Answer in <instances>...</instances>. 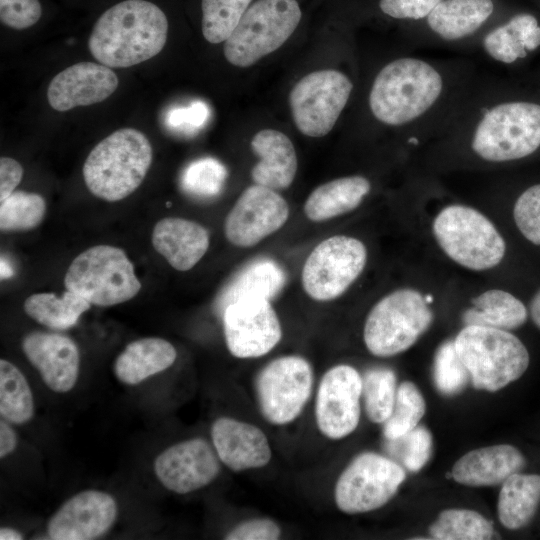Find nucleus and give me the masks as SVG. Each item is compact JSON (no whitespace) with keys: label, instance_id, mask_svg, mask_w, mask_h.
Instances as JSON below:
<instances>
[{"label":"nucleus","instance_id":"1","mask_svg":"<svg viewBox=\"0 0 540 540\" xmlns=\"http://www.w3.org/2000/svg\"><path fill=\"white\" fill-rule=\"evenodd\" d=\"M168 33L165 13L145 0H125L106 10L88 40L92 56L110 68H127L156 56Z\"/></svg>","mask_w":540,"mask_h":540},{"label":"nucleus","instance_id":"2","mask_svg":"<svg viewBox=\"0 0 540 540\" xmlns=\"http://www.w3.org/2000/svg\"><path fill=\"white\" fill-rule=\"evenodd\" d=\"M443 88L440 73L417 58H400L377 74L369 106L374 117L390 126L409 123L428 111Z\"/></svg>","mask_w":540,"mask_h":540},{"label":"nucleus","instance_id":"3","mask_svg":"<svg viewBox=\"0 0 540 540\" xmlns=\"http://www.w3.org/2000/svg\"><path fill=\"white\" fill-rule=\"evenodd\" d=\"M153 151L144 133L122 128L101 140L83 165L88 190L109 202L122 200L143 182L152 162Z\"/></svg>","mask_w":540,"mask_h":540},{"label":"nucleus","instance_id":"4","mask_svg":"<svg viewBox=\"0 0 540 540\" xmlns=\"http://www.w3.org/2000/svg\"><path fill=\"white\" fill-rule=\"evenodd\" d=\"M454 345L478 390L499 391L518 380L529 367V351L511 331L465 325Z\"/></svg>","mask_w":540,"mask_h":540},{"label":"nucleus","instance_id":"5","mask_svg":"<svg viewBox=\"0 0 540 540\" xmlns=\"http://www.w3.org/2000/svg\"><path fill=\"white\" fill-rule=\"evenodd\" d=\"M441 250L455 263L473 271L498 266L507 244L492 221L475 208L452 204L441 209L432 223Z\"/></svg>","mask_w":540,"mask_h":540},{"label":"nucleus","instance_id":"6","mask_svg":"<svg viewBox=\"0 0 540 540\" xmlns=\"http://www.w3.org/2000/svg\"><path fill=\"white\" fill-rule=\"evenodd\" d=\"M472 150L488 162L524 160L540 151V102L512 100L488 110L475 128Z\"/></svg>","mask_w":540,"mask_h":540},{"label":"nucleus","instance_id":"7","mask_svg":"<svg viewBox=\"0 0 540 540\" xmlns=\"http://www.w3.org/2000/svg\"><path fill=\"white\" fill-rule=\"evenodd\" d=\"M433 312L413 288H399L383 296L369 311L363 340L377 357H391L408 350L428 330Z\"/></svg>","mask_w":540,"mask_h":540},{"label":"nucleus","instance_id":"8","mask_svg":"<svg viewBox=\"0 0 540 540\" xmlns=\"http://www.w3.org/2000/svg\"><path fill=\"white\" fill-rule=\"evenodd\" d=\"M302 19L297 0H256L224 44L226 60L249 67L280 48Z\"/></svg>","mask_w":540,"mask_h":540},{"label":"nucleus","instance_id":"9","mask_svg":"<svg viewBox=\"0 0 540 540\" xmlns=\"http://www.w3.org/2000/svg\"><path fill=\"white\" fill-rule=\"evenodd\" d=\"M64 284L66 290L101 307L126 302L141 289L126 253L111 245H96L80 253L68 267Z\"/></svg>","mask_w":540,"mask_h":540},{"label":"nucleus","instance_id":"10","mask_svg":"<svg viewBox=\"0 0 540 540\" xmlns=\"http://www.w3.org/2000/svg\"><path fill=\"white\" fill-rule=\"evenodd\" d=\"M367 257L365 244L356 237L334 235L322 240L302 267L304 292L319 302L340 297L362 274Z\"/></svg>","mask_w":540,"mask_h":540},{"label":"nucleus","instance_id":"11","mask_svg":"<svg viewBox=\"0 0 540 540\" xmlns=\"http://www.w3.org/2000/svg\"><path fill=\"white\" fill-rule=\"evenodd\" d=\"M406 478L396 461L375 452L357 455L337 479L334 499L346 514H360L381 508L397 493Z\"/></svg>","mask_w":540,"mask_h":540},{"label":"nucleus","instance_id":"12","mask_svg":"<svg viewBox=\"0 0 540 540\" xmlns=\"http://www.w3.org/2000/svg\"><path fill=\"white\" fill-rule=\"evenodd\" d=\"M353 84L342 72L326 69L301 78L289 95L292 118L305 136L327 135L346 106Z\"/></svg>","mask_w":540,"mask_h":540},{"label":"nucleus","instance_id":"13","mask_svg":"<svg viewBox=\"0 0 540 540\" xmlns=\"http://www.w3.org/2000/svg\"><path fill=\"white\" fill-rule=\"evenodd\" d=\"M313 369L298 355L272 360L258 374L255 388L263 417L274 425L294 421L304 409L312 391Z\"/></svg>","mask_w":540,"mask_h":540},{"label":"nucleus","instance_id":"14","mask_svg":"<svg viewBox=\"0 0 540 540\" xmlns=\"http://www.w3.org/2000/svg\"><path fill=\"white\" fill-rule=\"evenodd\" d=\"M224 337L236 358H258L269 353L282 338V327L271 301L248 298L228 305L222 315Z\"/></svg>","mask_w":540,"mask_h":540},{"label":"nucleus","instance_id":"15","mask_svg":"<svg viewBox=\"0 0 540 540\" xmlns=\"http://www.w3.org/2000/svg\"><path fill=\"white\" fill-rule=\"evenodd\" d=\"M289 215L287 201L276 190L254 184L241 193L228 212L224 234L236 247H253L279 231Z\"/></svg>","mask_w":540,"mask_h":540},{"label":"nucleus","instance_id":"16","mask_svg":"<svg viewBox=\"0 0 540 540\" xmlns=\"http://www.w3.org/2000/svg\"><path fill=\"white\" fill-rule=\"evenodd\" d=\"M362 376L352 366L339 364L322 377L315 402V419L319 431L329 439L350 435L360 420Z\"/></svg>","mask_w":540,"mask_h":540},{"label":"nucleus","instance_id":"17","mask_svg":"<svg viewBox=\"0 0 540 540\" xmlns=\"http://www.w3.org/2000/svg\"><path fill=\"white\" fill-rule=\"evenodd\" d=\"M161 484L177 494H187L210 484L220 472V459L202 438L178 442L162 451L154 461Z\"/></svg>","mask_w":540,"mask_h":540},{"label":"nucleus","instance_id":"18","mask_svg":"<svg viewBox=\"0 0 540 540\" xmlns=\"http://www.w3.org/2000/svg\"><path fill=\"white\" fill-rule=\"evenodd\" d=\"M115 499L108 493L86 490L69 498L50 518L53 540H91L106 534L117 519Z\"/></svg>","mask_w":540,"mask_h":540},{"label":"nucleus","instance_id":"19","mask_svg":"<svg viewBox=\"0 0 540 540\" xmlns=\"http://www.w3.org/2000/svg\"><path fill=\"white\" fill-rule=\"evenodd\" d=\"M118 83V77L110 67L79 62L53 77L47 89V100L54 110L64 112L106 100L115 92Z\"/></svg>","mask_w":540,"mask_h":540},{"label":"nucleus","instance_id":"20","mask_svg":"<svg viewBox=\"0 0 540 540\" xmlns=\"http://www.w3.org/2000/svg\"><path fill=\"white\" fill-rule=\"evenodd\" d=\"M22 350L49 389L65 393L75 386L80 353L71 338L59 333L34 331L22 340Z\"/></svg>","mask_w":540,"mask_h":540},{"label":"nucleus","instance_id":"21","mask_svg":"<svg viewBox=\"0 0 540 540\" xmlns=\"http://www.w3.org/2000/svg\"><path fill=\"white\" fill-rule=\"evenodd\" d=\"M211 438L220 461L235 472L264 467L271 459L266 435L251 423L220 417L212 424Z\"/></svg>","mask_w":540,"mask_h":540},{"label":"nucleus","instance_id":"22","mask_svg":"<svg viewBox=\"0 0 540 540\" xmlns=\"http://www.w3.org/2000/svg\"><path fill=\"white\" fill-rule=\"evenodd\" d=\"M526 465L521 451L510 444H498L471 450L453 465L454 481L469 487L502 484L510 475L520 472Z\"/></svg>","mask_w":540,"mask_h":540},{"label":"nucleus","instance_id":"23","mask_svg":"<svg viewBox=\"0 0 540 540\" xmlns=\"http://www.w3.org/2000/svg\"><path fill=\"white\" fill-rule=\"evenodd\" d=\"M152 244L174 269L188 271L206 254L210 237L207 229L195 221L167 217L155 224Z\"/></svg>","mask_w":540,"mask_h":540},{"label":"nucleus","instance_id":"24","mask_svg":"<svg viewBox=\"0 0 540 540\" xmlns=\"http://www.w3.org/2000/svg\"><path fill=\"white\" fill-rule=\"evenodd\" d=\"M251 148L260 159L251 170L255 184L282 190L293 183L298 160L287 135L278 130L263 129L253 136Z\"/></svg>","mask_w":540,"mask_h":540},{"label":"nucleus","instance_id":"25","mask_svg":"<svg viewBox=\"0 0 540 540\" xmlns=\"http://www.w3.org/2000/svg\"><path fill=\"white\" fill-rule=\"evenodd\" d=\"M371 190L361 175L340 177L316 187L307 197L303 211L312 222H323L355 210Z\"/></svg>","mask_w":540,"mask_h":540},{"label":"nucleus","instance_id":"26","mask_svg":"<svg viewBox=\"0 0 540 540\" xmlns=\"http://www.w3.org/2000/svg\"><path fill=\"white\" fill-rule=\"evenodd\" d=\"M285 281V273L275 261L265 258L252 261L219 293L215 300V311L222 315L228 305L242 299L262 298L271 301L284 287Z\"/></svg>","mask_w":540,"mask_h":540},{"label":"nucleus","instance_id":"27","mask_svg":"<svg viewBox=\"0 0 540 540\" xmlns=\"http://www.w3.org/2000/svg\"><path fill=\"white\" fill-rule=\"evenodd\" d=\"M175 347L167 340L147 337L129 343L114 363V374L127 385H136L169 368L176 360Z\"/></svg>","mask_w":540,"mask_h":540},{"label":"nucleus","instance_id":"28","mask_svg":"<svg viewBox=\"0 0 540 540\" xmlns=\"http://www.w3.org/2000/svg\"><path fill=\"white\" fill-rule=\"evenodd\" d=\"M529 318L528 305L504 289H489L472 299V306L462 315L465 325H479L512 331Z\"/></svg>","mask_w":540,"mask_h":540},{"label":"nucleus","instance_id":"29","mask_svg":"<svg viewBox=\"0 0 540 540\" xmlns=\"http://www.w3.org/2000/svg\"><path fill=\"white\" fill-rule=\"evenodd\" d=\"M490 57L511 64L527 57L540 47V25L529 13L513 16L507 23L490 31L483 39Z\"/></svg>","mask_w":540,"mask_h":540},{"label":"nucleus","instance_id":"30","mask_svg":"<svg viewBox=\"0 0 540 540\" xmlns=\"http://www.w3.org/2000/svg\"><path fill=\"white\" fill-rule=\"evenodd\" d=\"M493 9L492 0H443L427 16V23L441 38L458 40L478 30Z\"/></svg>","mask_w":540,"mask_h":540},{"label":"nucleus","instance_id":"31","mask_svg":"<svg viewBox=\"0 0 540 540\" xmlns=\"http://www.w3.org/2000/svg\"><path fill=\"white\" fill-rule=\"evenodd\" d=\"M540 505V475L516 472L503 483L497 511L500 523L509 530L527 526Z\"/></svg>","mask_w":540,"mask_h":540},{"label":"nucleus","instance_id":"32","mask_svg":"<svg viewBox=\"0 0 540 540\" xmlns=\"http://www.w3.org/2000/svg\"><path fill=\"white\" fill-rule=\"evenodd\" d=\"M91 303L66 290L61 297L54 293H35L24 302L25 313L41 325L55 330L73 327Z\"/></svg>","mask_w":540,"mask_h":540},{"label":"nucleus","instance_id":"33","mask_svg":"<svg viewBox=\"0 0 540 540\" xmlns=\"http://www.w3.org/2000/svg\"><path fill=\"white\" fill-rule=\"evenodd\" d=\"M0 415L14 424H24L34 415V399L25 376L4 359L0 360Z\"/></svg>","mask_w":540,"mask_h":540},{"label":"nucleus","instance_id":"34","mask_svg":"<svg viewBox=\"0 0 540 540\" xmlns=\"http://www.w3.org/2000/svg\"><path fill=\"white\" fill-rule=\"evenodd\" d=\"M437 540H487L495 535L492 523L481 513L464 508L442 511L429 527Z\"/></svg>","mask_w":540,"mask_h":540},{"label":"nucleus","instance_id":"35","mask_svg":"<svg viewBox=\"0 0 540 540\" xmlns=\"http://www.w3.org/2000/svg\"><path fill=\"white\" fill-rule=\"evenodd\" d=\"M394 371L387 368L368 370L362 377V399L369 420L383 424L390 416L397 394Z\"/></svg>","mask_w":540,"mask_h":540},{"label":"nucleus","instance_id":"36","mask_svg":"<svg viewBox=\"0 0 540 540\" xmlns=\"http://www.w3.org/2000/svg\"><path fill=\"white\" fill-rule=\"evenodd\" d=\"M425 411L426 403L418 387L410 381L402 382L397 388L393 410L383 423L385 438L393 440L413 430Z\"/></svg>","mask_w":540,"mask_h":540},{"label":"nucleus","instance_id":"37","mask_svg":"<svg viewBox=\"0 0 540 540\" xmlns=\"http://www.w3.org/2000/svg\"><path fill=\"white\" fill-rule=\"evenodd\" d=\"M253 0H202V34L212 43L225 42Z\"/></svg>","mask_w":540,"mask_h":540},{"label":"nucleus","instance_id":"38","mask_svg":"<svg viewBox=\"0 0 540 540\" xmlns=\"http://www.w3.org/2000/svg\"><path fill=\"white\" fill-rule=\"evenodd\" d=\"M46 203L37 194L14 191L0 205V228L2 231H22L37 227L44 219Z\"/></svg>","mask_w":540,"mask_h":540},{"label":"nucleus","instance_id":"39","mask_svg":"<svg viewBox=\"0 0 540 540\" xmlns=\"http://www.w3.org/2000/svg\"><path fill=\"white\" fill-rule=\"evenodd\" d=\"M433 381L437 390L445 396L460 393L470 381V375L459 358L454 341L440 345L433 362Z\"/></svg>","mask_w":540,"mask_h":540},{"label":"nucleus","instance_id":"40","mask_svg":"<svg viewBox=\"0 0 540 540\" xmlns=\"http://www.w3.org/2000/svg\"><path fill=\"white\" fill-rule=\"evenodd\" d=\"M512 220L518 234L540 249V181L525 187L512 205Z\"/></svg>","mask_w":540,"mask_h":540},{"label":"nucleus","instance_id":"41","mask_svg":"<svg viewBox=\"0 0 540 540\" xmlns=\"http://www.w3.org/2000/svg\"><path fill=\"white\" fill-rule=\"evenodd\" d=\"M388 442L392 455L409 472H419L430 460L433 440L431 432L423 425Z\"/></svg>","mask_w":540,"mask_h":540},{"label":"nucleus","instance_id":"42","mask_svg":"<svg viewBox=\"0 0 540 540\" xmlns=\"http://www.w3.org/2000/svg\"><path fill=\"white\" fill-rule=\"evenodd\" d=\"M227 178L225 166L215 158H200L191 162L181 175L185 191L196 196L218 194Z\"/></svg>","mask_w":540,"mask_h":540},{"label":"nucleus","instance_id":"43","mask_svg":"<svg viewBox=\"0 0 540 540\" xmlns=\"http://www.w3.org/2000/svg\"><path fill=\"white\" fill-rule=\"evenodd\" d=\"M209 117V106L197 100L186 106L172 107L167 111L164 122L170 130L188 135L202 128Z\"/></svg>","mask_w":540,"mask_h":540},{"label":"nucleus","instance_id":"44","mask_svg":"<svg viewBox=\"0 0 540 540\" xmlns=\"http://www.w3.org/2000/svg\"><path fill=\"white\" fill-rule=\"evenodd\" d=\"M41 15L38 0H0V20L9 28L27 29L36 24Z\"/></svg>","mask_w":540,"mask_h":540},{"label":"nucleus","instance_id":"45","mask_svg":"<svg viewBox=\"0 0 540 540\" xmlns=\"http://www.w3.org/2000/svg\"><path fill=\"white\" fill-rule=\"evenodd\" d=\"M443 0H380L381 11L395 19L427 18L431 11Z\"/></svg>","mask_w":540,"mask_h":540},{"label":"nucleus","instance_id":"46","mask_svg":"<svg viewBox=\"0 0 540 540\" xmlns=\"http://www.w3.org/2000/svg\"><path fill=\"white\" fill-rule=\"evenodd\" d=\"M281 535L280 526L268 518L244 521L225 536L227 540H276Z\"/></svg>","mask_w":540,"mask_h":540},{"label":"nucleus","instance_id":"47","mask_svg":"<svg viewBox=\"0 0 540 540\" xmlns=\"http://www.w3.org/2000/svg\"><path fill=\"white\" fill-rule=\"evenodd\" d=\"M23 176V168L19 162L10 157L0 159V201L11 195Z\"/></svg>","mask_w":540,"mask_h":540},{"label":"nucleus","instance_id":"48","mask_svg":"<svg viewBox=\"0 0 540 540\" xmlns=\"http://www.w3.org/2000/svg\"><path fill=\"white\" fill-rule=\"evenodd\" d=\"M17 445V436L8 421L0 422V457L4 458L14 451Z\"/></svg>","mask_w":540,"mask_h":540},{"label":"nucleus","instance_id":"49","mask_svg":"<svg viewBox=\"0 0 540 540\" xmlns=\"http://www.w3.org/2000/svg\"><path fill=\"white\" fill-rule=\"evenodd\" d=\"M529 318L540 330V286L532 293L528 303Z\"/></svg>","mask_w":540,"mask_h":540},{"label":"nucleus","instance_id":"50","mask_svg":"<svg viewBox=\"0 0 540 540\" xmlns=\"http://www.w3.org/2000/svg\"><path fill=\"white\" fill-rule=\"evenodd\" d=\"M1 540H20L23 535L13 528L3 527L0 529Z\"/></svg>","mask_w":540,"mask_h":540},{"label":"nucleus","instance_id":"51","mask_svg":"<svg viewBox=\"0 0 540 540\" xmlns=\"http://www.w3.org/2000/svg\"><path fill=\"white\" fill-rule=\"evenodd\" d=\"M12 275V271L10 267H7L6 261L3 259L1 260V277H10Z\"/></svg>","mask_w":540,"mask_h":540}]
</instances>
